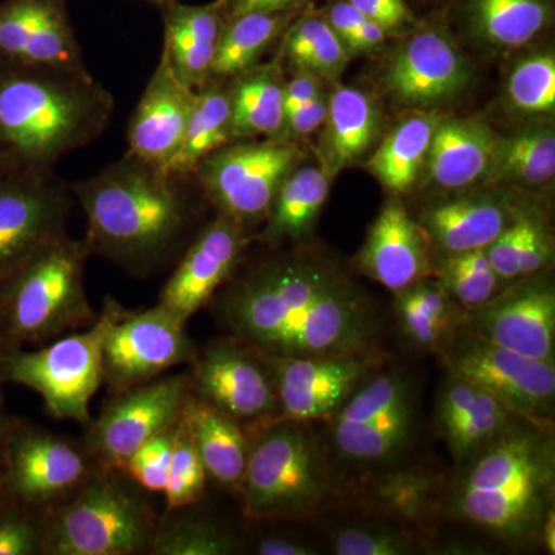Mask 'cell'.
<instances>
[{"mask_svg": "<svg viewBox=\"0 0 555 555\" xmlns=\"http://www.w3.org/2000/svg\"><path fill=\"white\" fill-rule=\"evenodd\" d=\"M218 313L233 337L281 357L382 350L383 313L352 281L310 259H278L221 295Z\"/></svg>", "mask_w": 555, "mask_h": 555, "instance_id": "1", "label": "cell"}, {"mask_svg": "<svg viewBox=\"0 0 555 555\" xmlns=\"http://www.w3.org/2000/svg\"><path fill=\"white\" fill-rule=\"evenodd\" d=\"M181 177L126 153L94 177L69 184L86 215V243L130 272L144 275L184 244L193 210Z\"/></svg>", "mask_w": 555, "mask_h": 555, "instance_id": "2", "label": "cell"}, {"mask_svg": "<svg viewBox=\"0 0 555 555\" xmlns=\"http://www.w3.org/2000/svg\"><path fill=\"white\" fill-rule=\"evenodd\" d=\"M113 94L90 72L0 57V167L49 171L96 141L115 113Z\"/></svg>", "mask_w": 555, "mask_h": 555, "instance_id": "3", "label": "cell"}, {"mask_svg": "<svg viewBox=\"0 0 555 555\" xmlns=\"http://www.w3.org/2000/svg\"><path fill=\"white\" fill-rule=\"evenodd\" d=\"M456 470L449 514L503 545H542L554 511L553 427L520 423Z\"/></svg>", "mask_w": 555, "mask_h": 555, "instance_id": "4", "label": "cell"}, {"mask_svg": "<svg viewBox=\"0 0 555 555\" xmlns=\"http://www.w3.org/2000/svg\"><path fill=\"white\" fill-rule=\"evenodd\" d=\"M247 437L238 495L248 524L308 520L337 500L335 466L310 423L273 420Z\"/></svg>", "mask_w": 555, "mask_h": 555, "instance_id": "5", "label": "cell"}, {"mask_svg": "<svg viewBox=\"0 0 555 555\" xmlns=\"http://www.w3.org/2000/svg\"><path fill=\"white\" fill-rule=\"evenodd\" d=\"M86 243L51 241L0 280V339L13 349L42 346L98 318L87 295Z\"/></svg>", "mask_w": 555, "mask_h": 555, "instance_id": "6", "label": "cell"}, {"mask_svg": "<svg viewBox=\"0 0 555 555\" xmlns=\"http://www.w3.org/2000/svg\"><path fill=\"white\" fill-rule=\"evenodd\" d=\"M158 518L119 480L98 470L78 491L42 516L43 555L149 554Z\"/></svg>", "mask_w": 555, "mask_h": 555, "instance_id": "7", "label": "cell"}, {"mask_svg": "<svg viewBox=\"0 0 555 555\" xmlns=\"http://www.w3.org/2000/svg\"><path fill=\"white\" fill-rule=\"evenodd\" d=\"M418 390L401 369L375 372L327 420L332 465L358 473L389 469L408 454L418 427Z\"/></svg>", "mask_w": 555, "mask_h": 555, "instance_id": "8", "label": "cell"}, {"mask_svg": "<svg viewBox=\"0 0 555 555\" xmlns=\"http://www.w3.org/2000/svg\"><path fill=\"white\" fill-rule=\"evenodd\" d=\"M122 306L108 298L90 326L39 346L9 350L7 382L38 393L47 412L56 420L87 426L90 404L104 385V341Z\"/></svg>", "mask_w": 555, "mask_h": 555, "instance_id": "9", "label": "cell"}, {"mask_svg": "<svg viewBox=\"0 0 555 555\" xmlns=\"http://www.w3.org/2000/svg\"><path fill=\"white\" fill-rule=\"evenodd\" d=\"M448 374L473 383L529 425L553 427L554 361L534 360L462 326L438 352Z\"/></svg>", "mask_w": 555, "mask_h": 555, "instance_id": "10", "label": "cell"}, {"mask_svg": "<svg viewBox=\"0 0 555 555\" xmlns=\"http://www.w3.org/2000/svg\"><path fill=\"white\" fill-rule=\"evenodd\" d=\"M298 156L297 145L280 139L225 145L201 160L192 177L219 214L248 229L266 221Z\"/></svg>", "mask_w": 555, "mask_h": 555, "instance_id": "11", "label": "cell"}, {"mask_svg": "<svg viewBox=\"0 0 555 555\" xmlns=\"http://www.w3.org/2000/svg\"><path fill=\"white\" fill-rule=\"evenodd\" d=\"M98 470L83 444L17 418L3 456V488L11 502L43 514Z\"/></svg>", "mask_w": 555, "mask_h": 555, "instance_id": "12", "label": "cell"}, {"mask_svg": "<svg viewBox=\"0 0 555 555\" xmlns=\"http://www.w3.org/2000/svg\"><path fill=\"white\" fill-rule=\"evenodd\" d=\"M189 393V374L160 375L116 393L86 426L83 448L100 469L122 476L127 460L142 444L177 425Z\"/></svg>", "mask_w": 555, "mask_h": 555, "instance_id": "13", "label": "cell"}, {"mask_svg": "<svg viewBox=\"0 0 555 555\" xmlns=\"http://www.w3.org/2000/svg\"><path fill=\"white\" fill-rule=\"evenodd\" d=\"M196 352L188 321L159 302L142 310L120 308L104 341V383L116 396L192 363Z\"/></svg>", "mask_w": 555, "mask_h": 555, "instance_id": "14", "label": "cell"}, {"mask_svg": "<svg viewBox=\"0 0 555 555\" xmlns=\"http://www.w3.org/2000/svg\"><path fill=\"white\" fill-rule=\"evenodd\" d=\"M258 353L275 387L276 420L310 425L331 420L358 387L386 363L383 352L324 357Z\"/></svg>", "mask_w": 555, "mask_h": 555, "instance_id": "15", "label": "cell"}, {"mask_svg": "<svg viewBox=\"0 0 555 555\" xmlns=\"http://www.w3.org/2000/svg\"><path fill=\"white\" fill-rule=\"evenodd\" d=\"M73 206L69 184L54 170L0 173V280L67 235Z\"/></svg>", "mask_w": 555, "mask_h": 555, "instance_id": "16", "label": "cell"}, {"mask_svg": "<svg viewBox=\"0 0 555 555\" xmlns=\"http://www.w3.org/2000/svg\"><path fill=\"white\" fill-rule=\"evenodd\" d=\"M190 364L193 396L235 418L246 433L278 418L272 377L250 346L235 337L211 343Z\"/></svg>", "mask_w": 555, "mask_h": 555, "instance_id": "17", "label": "cell"}, {"mask_svg": "<svg viewBox=\"0 0 555 555\" xmlns=\"http://www.w3.org/2000/svg\"><path fill=\"white\" fill-rule=\"evenodd\" d=\"M247 229L219 214L192 240L160 292L159 305L188 321L208 305L235 273Z\"/></svg>", "mask_w": 555, "mask_h": 555, "instance_id": "18", "label": "cell"}, {"mask_svg": "<svg viewBox=\"0 0 555 555\" xmlns=\"http://www.w3.org/2000/svg\"><path fill=\"white\" fill-rule=\"evenodd\" d=\"M0 57L40 67L90 72L69 21L67 0H2Z\"/></svg>", "mask_w": 555, "mask_h": 555, "instance_id": "19", "label": "cell"}, {"mask_svg": "<svg viewBox=\"0 0 555 555\" xmlns=\"http://www.w3.org/2000/svg\"><path fill=\"white\" fill-rule=\"evenodd\" d=\"M466 324L496 346L534 360L554 361L555 292L550 284L502 292L483 308L467 312Z\"/></svg>", "mask_w": 555, "mask_h": 555, "instance_id": "20", "label": "cell"}, {"mask_svg": "<svg viewBox=\"0 0 555 555\" xmlns=\"http://www.w3.org/2000/svg\"><path fill=\"white\" fill-rule=\"evenodd\" d=\"M195 94L177 78L163 51L131 116L127 153L169 170L181 149Z\"/></svg>", "mask_w": 555, "mask_h": 555, "instance_id": "21", "label": "cell"}, {"mask_svg": "<svg viewBox=\"0 0 555 555\" xmlns=\"http://www.w3.org/2000/svg\"><path fill=\"white\" fill-rule=\"evenodd\" d=\"M469 72L454 43L438 31L409 39L386 73L387 90L411 107H430L465 89Z\"/></svg>", "mask_w": 555, "mask_h": 555, "instance_id": "22", "label": "cell"}, {"mask_svg": "<svg viewBox=\"0 0 555 555\" xmlns=\"http://www.w3.org/2000/svg\"><path fill=\"white\" fill-rule=\"evenodd\" d=\"M524 420L509 411L491 393L448 374L437 400V426L447 441L455 469L502 437Z\"/></svg>", "mask_w": 555, "mask_h": 555, "instance_id": "23", "label": "cell"}, {"mask_svg": "<svg viewBox=\"0 0 555 555\" xmlns=\"http://www.w3.org/2000/svg\"><path fill=\"white\" fill-rule=\"evenodd\" d=\"M430 240L401 203H389L371 230L361 251V269L387 291L397 292L434 275Z\"/></svg>", "mask_w": 555, "mask_h": 555, "instance_id": "24", "label": "cell"}, {"mask_svg": "<svg viewBox=\"0 0 555 555\" xmlns=\"http://www.w3.org/2000/svg\"><path fill=\"white\" fill-rule=\"evenodd\" d=\"M179 422L192 438L208 478L225 491L238 495L248 455V437L244 426L221 409L193 396L192 390Z\"/></svg>", "mask_w": 555, "mask_h": 555, "instance_id": "25", "label": "cell"}, {"mask_svg": "<svg viewBox=\"0 0 555 555\" xmlns=\"http://www.w3.org/2000/svg\"><path fill=\"white\" fill-rule=\"evenodd\" d=\"M222 10L219 0L211 5H166L163 51L177 78L189 89L198 90L210 78L225 24Z\"/></svg>", "mask_w": 555, "mask_h": 555, "instance_id": "26", "label": "cell"}, {"mask_svg": "<svg viewBox=\"0 0 555 555\" xmlns=\"http://www.w3.org/2000/svg\"><path fill=\"white\" fill-rule=\"evenodd\" d=\"M496 134L478 120H438L427 153L429 177L443 189H463L488 178Z\"/></svg>", "mask_w": 555, "mask_h": 555, "instance_id": "27", "label": "cell"}, {"mask_svg": "<svg viewBox=\"0 0 555 555\" xmlns=\"http://www.w3.org/2000/svg\"><path fill=\"white\" fill-rule=\"evenodd\" d=\"M514 219L499 201L460 198L429 208L420 224L430 243L454 255L488 247Z\"/></svg>", "mask_w": 555, "mask_h": 555, "instance_id": "28", "label": "cell"}, {"mask_svg": "<svg viewBox=\"0 0 555 555\" xmlns=\"http://www.w3.org/2000/svg\"><path fill=\"white\" fill-rule=\"evenodd\" d=\"M393 315L412 346L437 353L467 323L466 310L452 301L437 280L429 278L397 292Z\"/></svg>", "mask_w": 555, "mask_h": 555, "instance_id": "29", "label": "cell"}, {"mask_svg": "<svg viewBox=\"0 0 555 555\" xmlns=\"http://www.w3.org/2000/svg\"><path fill=\"white\" fill-rule=\"evenodd\" d=\"M232 87L208 78L196 90L195 102L170 171L181 177H192L201 160L233 141Z\"/></svg>", "mask_w": 555, "mask_h": 555, "instance_id": "30", "label": "cell"}, {"mask_svg": "<svg viewBox=\"0 0 555 555\" xmlns=\"http://www.w3.org/2000/svg\"><path fill=\"white\" fill-rule=\"evenodd\" d=\"M328 195L327 171L294 169L278 189L261 240L269 244L299 241L308 235Z\"/></svg>", "mask_w": 555, "mask_h": 555, "instance_id": "31", "label": "cell"}, {"mask_svg": "<svg viewBox=\"0 0 555 555\" xmlns=\"http://www.w3.org/2000/svg\"><path fill=\"white\" fill-rule=\"evenodd\" d=\"M326 155L332 171L356 163L374 144L378 115L366 93L338 87L327 102Z\"/></svg>", "mask_w": 555, "mask_h": 555, "instance_id": "32", "label": "cell"}, {"mask_svg": "<svg viewBox=\"0 0 555 555\" xmlns=\"http://www.w3.org/2000/svg\"><path fill=\"white\" fill-rule=\"evenodd\" d=\"M232 87L233 138L276 137L284 127V83L275 65L247 69Z\"/></svg>", "mask_w": 555, "mask_h": 555, "instance_id": "33", "label": "cell"}, {"mask_svg": "<svg viewBox=\"0 0 555 555\" xmlns=\"http://www.w3.org/2000/svg\"><path fill=\"white\" fill-rule=\"evenodd\" d=\"M438 120L433 115L404 119L369 159V169L387 190L406 193L414 188L425 167Z\"/></svg>", "mask_w": 555, "mask_h": 555, "instance_id": "34", "label": "cell"}, {"mask_svg": "<svg viewBox=\"0 0 555 555\" xmlns=\"http://www.w3.org/2000/svg\"><path fill=\"white\" fill-rule=\"evenodd\" d=\"M287 11L246 13L230 17L219 38L210 78H236L254 68L287 24Z\"/></svg>", "mask_w": 555, "mask_h": 555, "instance_id": "35", "label": "cell"}, {"mask_svg": "<svg viewBox=\"0 0 555 555\" xmlns=\"http://www.w3.org/2000/svg\"><path fill=\"white\" fill-rule=\"evenodd\" d=\"M555 175V137L551 130L521 131L496 139L494 163L486 181L542 185Z\"/></svg>", "mask_w": 555, "mask_h": 555, "instance_id": "36", "label": "cell"}, {"mask_svg": "<svg viewBox=\"0 0 555 555\" xmlns=\"http://www.w3.org/2000/svg\"><path fill=\"white\" fill-rule=\"evenodd\" d=\"M470 20L488 42L521 47L545 30L550 10L545 0H473Z\"/></svg>", "mask_w": 555, "mask_h": 555, "instance_id": "37", "label": "cell"}, {"mask_svg": "<svg viewBox=\"0 0 555 555\" xmlns=\"http://www.w3.org/2000/svg\"><path fill=\"white\" fill-rule=\"evenodd\" d=\"M436 278L452 301L466 312L483 308L503 292V281L492 269L485 248L447 255Z\"/></svg>", "mask_w": 555, "mask_h": 555, "instance_id": "38", "label": "cell"}, {"mask_svg": "<svg viewBox=\"0 0 555 555\" xmlns=\"http://www.w3.org/2000/svg\"><path fill=\"white\" fill-rule=\"evenodd\" d=\"M238 550L236 537L203 517L178 516L158 524L149 554L229 555Z\"/></svg>", "mask_w": 555, "mask_h": 555, "instance_id": "39", "label": "cell"}, {"mask_svg": "<svg viewBox=\"0 0 555 555\" xmlns=\"http://www.w3.org/2000/svg\"><path fill=\"white\" fill-rule=\"evenodd\" d=\"M288 61L313 75H337L347 61L346 46L321 17H305L294 25L286 39Z\"/></svg>", "mask_w": 555, "mask_h": 555, "instance_id": "40", "label": "cell"}, {"mask_svg": "<svg viewBox=\"0 0 555 555\" xmlns=\"http://www.w3.org/2000/svg\"><path fill=\"white\" fill-rule=\"evenodd\" d=\"M420 547L412 529L377 520L339 526L332 534V550L338 555H409Z\"/></svg>", "mask_w": 555, "mask_h": 555, "instance_id": "41", "label": "cell"}, {"mask_svg": "<svg viewBox=\"0 0 555 555\" xmlns=\"http://www.w3.org/2000/svg\"><path fill=\"white\" fill-rule=\"evenodd\" d=\"M207 480V470L198 451L188 430L178 422L166 489L163 492L166 495L167 514L196 505L206 492Z\"/></svg>", "mask_w": 555, "mask_h": 555, "instance_id": "42", "label": "cell"}, {"mask_svg": "<svg viewBox=\"0 0 555 555\" xmlns=\"http://www.w3.org/2000/svg\"><path fill=\"white\" fill-rule=\"evenodd\" d=\"M507 96L524 112H550L555 105L553 54L529 57L514 68L507 80Z\"/></svg>", "mask_w": 555, "mask_h": 555, "instance_id": "43", "label": "cell"}, {"mask_svg": "<svg viewBox=\"0 0 555 555\" xmlns=\"http://www.w3.org/2000/svg\"><path fill=\"white\" fill-rule=\"evenodd\" d=\"M42 516L7 499L0 506V555L42 554Z\"/></svg>", "mask_w": 555, "mask_h": 555, "instance_id": "44", "label": "cell"}, {"mask_svg": "<svg viewBox=\"0 0 555 555\" xmlns=\"http://www.w3.org/2000/svg\"><path fill=\"white\" fill-rule=\"evenodd\" d=\"M177 425L164 430L159 436L153 437L147 443L142 444L127 460L122 476H129L134 483L141 486L145 491L164 492Z\"/></svg>", "mask_w": 555, "mask_h": 555, "instance_id": "45", "label": "cell"}, {"mask_svg": "<svg viewBox=\"0 0 555 555\" xmlns=\"http://www.w3.org/2000/svg\"><path fill=\"white\" fill-rule=\"evenodd\" d=\"M551 255L545 225L532 215L521 214L520 278L539 275L550 264Z\"/></svg>", "mask_w": 555, "mask_h": 555, "instance_id": "46", "label": "cell"}, {"mask_svg": "<svg viewBox=\"0 0 555 555\" xmlns=\"http://www.w3.org/2000/svg\"><path fill=\"white\" fill-rule=\"evenodd\" d=\"M521 215L511 222L502 235L485 248L492 269L503 283L520 280Z\"/></svg>", "mask_w": 555, "mask_h": 555, "instance_id": "47", "label": "cell"}, {"mask_svg": "<svg viewBox=\"0 0 555 555\" xmlns=\"http://www.w3.org/2000/svg\"><path fill=\"white\" fill-rule=\"evenodd\" d=\"M367 20L377 22L386 31L396 30L411 20L404 0H349Z\"/></svg>", "mask_w": 555, "mask_h": 555, "instance_id": "48", "label": "cell"}, {"mask_svg": "<svg viewBox=\"0 0 555 555\" xmlns=\"http://www.w3.org/2000/svg\"><path fill=\"white\" fill-rule=\"evenodd\" d=\"M326 118L327 102L320 94L315 100L310 101L309 104L287 113L284 116L283 131H286L288 137H308V134L320 129L326 122Z\"/></svg>", "mask_w": 555, "mask_h": 555, "instance_id": "49", "label": "cell"}, {"mask_svg": "<svg viewBox=\"0 0 555 555\" xmlns=\"http://www.w3.org/2000/svg\"><path fill=\"white\" fill-rule=\"evenodd\" d=\"M320 96V86L313 73L299 72L294 80L284 86V116Z\"/></svg>", "mask_w": 555, "mask_h": 555, "instance_id": "50", "label": "cell"}, {"mask_svg": "<svg viewBox=\"0 0 555 555\" xmlns=\"http://www.w3.org/2000/svg\"><path fill=\"white\" fill-rule=\"evenodd\" d=\"M366 20L367 17L347 0V2H338L332 7L328 11L327 24L331 25L332 30L337 33L338 38L346 46L357 28Z\"/></svg>", "mask_w": 555, "mask_h": 555, "instance_id": "51", "label": "cell"}, {"mask_svg": "<svg viewBox=\"0 0 555 555\" xmlns=\"http://www.w3.org/2000/svg\"><path fill=\"white\" fill-rule=\"evenodd\" d=\"M258 555H315L317 547L287 535H266L254 547Z\"/></svg>", "mask_w": 555, "mask_h": 555, "instance_id": "52", "label": "cell"}, {"mask_svg": "<svg viewBox=\"0 0 555 555\" xmlns=\"http://www.w3.org/2000/svg\"><path fill=\"white\" fill-rule=\"evenodd\" d=\"M229 11L230 17L241 16L246 13H275V11H287L294 9L302 0H219Z\"/></svg>", "mask_w": 555, "mask_h": 555, "instance_id": "53", "label": "cell"}, {"mask_svg": "<svg viewBox=\"0 0 555 555\" xmlns=\"http://www.w3.org/2000/svg\"><path fill=\"white\" fill-rule=\"evenodd\" d=\"M386 33L385 28L379 27L377 22L366 20L357 28L346 47L352 50L375 49V47L385 42Z\"/></svg>", "mask_w": 555, "mask_h": 555, "instance_id": "54", "label": "cell"}, {"mask_svg": "<svg viewBox=\"0 0 555 555\" xmlns=\"http://www.w3.org/2000/svg\"><path fill=\"white\" fill-rule=\"evenodd\" d=\"M16 416L7 415L3 408L0 409V474H2L3 456H5L7 441L14 425H16Z\"/></svg>", "mask_w": 555, "mask_h": 555, "instance_id": "55", "label": "cell"}, {"mask_svg": "<svg viewBox=\"0 0 555 555\" xmlns=\"http://www.w3.org/2000/svg\"><path fill=\"white\" fill-rule=\"evenodd\" d=\"M542 545L546 547L547 553L554 554L555 547V513L551 511L546 517L542 529Z\"/></svg>", "mask_w": 555, "mask_h": 555, "instance_id": "56", "label": "cell"}, {"mask_svg": "<svg viewBox=\"0 0 555 555\" xmlns=\"http://www.w3.org/2000/svg\"><path fill=\"white\" fill-rule=\"evenodd\" d=\"M9 350V347L3 345L2 339H0V409L3 408V386L9 383L5 377V360Z\"/></svg>", "mask_w": 555, "mask_h": 555, "instance_id": "57", "label": "cell"}, {"mask_svg": "<svg viewBox=\"0 0 555 555\" xmlns=\"http://www.w3.org/2000/svg\"><path fill=\"white\" fill-rule=\"evenodd\" d=\"M5 500H7L5 488H3V478H2V474H0V506L3 505V502H5Z\"/></svg>", "mask_w": 555, "mask_h": 555, "instance_id": "58", "label": "cell"}, {"mask_svg": "<svg viewBox=\"0 0 555 555\" xmlns=\"http://www.w3.org/2000/svg\"><path fill=\"white\" fill-rule=\"evenodd\" d=\"M153 2L159 3V5H170V3L177 2V0H153Z\"/></svg>", "mask_w": 555, "mask_h": 555, "instance_id": "59", "label": "cell"}, {"mask_svg": "<svg viewBox=\"0 0 555 555\" xmlns=\"http://www.w3.org/2000/svg\"><path fill=\"white\" fill-rule=\"evenodd\" d=\"M0 173H3L2 167H0Z\"/></svg>", "mask_w": 555, "mask_h": 555, "instance_id": "60", "label": "cell"}, {"mask_svg": "<svg viewBox=\"0 0 555 555\" xmlns=\"http://www.w3.org/2000/svg\"><path fill=\"white\" fill-rule=\"evenodd\" d=\"M152 2H153V0H152Z\"/></svg>", "mask_w": 555, "mask_h": 555, "instance_id": "61", "label": "cell"}]
</instances>
